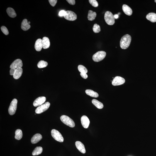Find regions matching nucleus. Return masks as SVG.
<instances>
[{
	"instance_id": "13",
	"label": "nucleus",
	"mask_w": 156,
	"mask_h": 156,
	"mask_svg": "<svg viewBox=\"0 0 156 156\" xmlns=\"http://www.w3.org/2000/svg\"><path fill=\"white\" fill-rule=\"evenodd\" d=\"M75 145L76 147L79 152L83 154H85L86 150L83 144L79 141H76Z\"/></svg>"
},
{
	"instance_id": "35",
	"label": "nucleus",
	"mask_w": 156,
	"mask_h": 156,
	"mask_svg": "<svg viewBox=\"0 0 156 156\" xmlns=\"http://www.w3.org/2000/svg\"><path fill=\"white\" fill-rule=\"evenodd\" d=\"M67 1L71 5H74L75 4V0H67Z\"/></svg>"
},
{
	"instance_id": "19",
	"label": "nucleus",
	"mask_w": 156,
	"mask_h": 156,
	"mask_svg": "<svg viewBox=\"0 0 156 156\" xmlns=\"http://www.w3.org/2000/svg\"><path fill=\"white\" fill-rule=\"evenodd\" d=\"M28 20L26 19L23 20L21 23V28L24 31H27L30 28V25L28 23Z\"/></svg>"
},
{
	"instance_id": "32",
	"label": "nucleus",
	"mask_w": 156,
	"mask_h": 156,
	"mask_svg": "<svg viewBox=\"0 0 156 156\" xmlns=\"http://www.w3.org/2000/svg\"><path fill=\"white\" fill-rule=\"evenodd\" d=\"M48 1L51 5L53 7L55 6L57 2V0H49Z\"/></svg>"
},
{
	"instance_id": "26",
	"label": "nucleus",
	"mask_w": 156,
	"mask_h": 156,
	"mask_svg": "<svg viewBox=\"0 0 156 156\" xmlns=\"http://www.w3.org/2000/svg\"><path fill=\"white\" fill-rule=\"evenodd\" d=\"M42 151H43V148L41 147H36L32 153V155L33 156L38 155L41 154Z\"/></svg>"
},
{
	"instance_id": "12",
	"label": "nucleus",
	"mask_w": 156,
	"mask_h": 156,
	"mask_svg": "<svg viewBox=\"0 0 156 156\" xmlns=\"http://www.w3.org/2000/svg\"><path fill=\"white\" fill-rule=\"evenodd\" d=\"M81 122L83 127L85 128H87L89 126L90 121L89 118L85 115L81 117Z\"/></svg>"
},
{
	"instance_id": "25",
	"label": "nucleus",
	"mask_w": 156,
	"mask_h": 156,
	"mask_svg": "<svg viewBox=\"0 0 156 156\" xmlns=\"http://www.w3.org/2000/svg\"><path fill=\"white\" fill-rule=\"evenodd\" d=\"M23 133L22 130L19 129L17 130L15 132V138L17 140H20L22 137Z\"/></svg>"
},
{
	"instance_id": "38",
	"label": "nucleus",
	"mask_w": 156,
	"mask_h": 156,
	"mask_svg": "<svg viewBox=\"0 0 156 156\" xmlns=\"http://www.w3.org/2000/svg\"><path fill=\"white\" fill-rule=\"evenodd\" d=\"M28 23L29 24H30V22L29 21V22H28Z\"/></svg>"
},
{
	"instance_id": "18",
	"label": "nucleus",
	"mask_w": 156,
	"mask_h": 156,
	"mask_svg": "<svg viewBox=\"0 0 156 156\" xmlns=\"http://www.w3.org/2000/svg\"><path fill=\"white\" fill-rule=\"evenodd\" d=\"M43 48L44 49H46L49 48L50 46V40L48 37H44L42 39Z\"/></svg>"
},
{
	"instance_id": "16",
	"label": "nucleus",
	"mask_w": 156,
	"mask_h": 156,
	"mask_svg": "<svg viewBox=\"0 0 156 156\" xmlns=\"http://www.w3.org/2000/svg\"><path fill=\"white\" fill-rule=\"evenodd\" d=\"M122 9L125 14L128 16H131L133 13V11L131 8L127 5L123 4V5Z\"/></svg>"
},
{
	"instance_id": "3",
	"label": "nucleus",
	"mask_w": 156,
	"mask_h": 156,
	"mask_svg": "<svg viewBox=\"0 0 156 156\" xmlns=\"http://www.w3.org/2000/svg\"><path fill=\"white\" fill-rule=\"evenodd\" d=\"M60 119L64 124L71 128H74L75 126V123L73 120L66 115H62L60 117Z\"/></svg>"
},
{
	"instance_id": "8",
	"label": "nucleus",
	"mask_w": 156,
	"mask_h": 156,
	"mask_svg": "<svg viewBox=\"0 0 156 156\" xmlns=\"http://www.w3.org/2000/svg\"><path fill=\"white\" fill-rule=\"evenodd\" d=\"M50 103L48 102H46L41 105L39 106L35 110V113L39 114L46 111L50 106Z\"/></svg>"
},
{
	"instance_id": "31",
	"label": "nucleus",
	"mask_w": 156,
	"mask_h": 156,
	"mask_svg": "<svg viewBox=\"0 0 156 156\" xmlns=\"http://www.w3.org/2000/svg\"><path fill=\"white\" fill-rule=\"evenodd\" d=\"M1 30L3 33L5 35H8L9 34L8 30L6 27L2 26L1 27Z\"/></svg>"
},
{
	"instance_id": "15",
	"label": "nucleus",
	"mask_w": 156,
	"mask_h": 156,
	"mask_svg": "<svg viewBox=\"0 0 156 156\" xmlns=\"http://www.w3.org/2000/svg\"><path fill=\"white\" fill-rule=\"evenodd\" d=\"M35 48L37 51H40L43 48V44H42V40L41 39H38L35 42Z\"/></svg>"
},
{
	"instance_id": "20",
	"label": "nucleus",
	"mask_w": 156,
	"mask_h": 156,
	"mask_svg": "<svg viewBox=\"0 0 156 156\" xmlns=\"http://www.w3.org/2000/svg\"><path fill=\"white\" fill-rule=\"evenodd\" d=\"M147 19L152 22H156V14L153 13H149L146 16Z\"/></svg>"
},
{
	"instance_id": "28",
	"label": "nucleus",
	"mask_w": 156,
	"mask_h": 156,
	"mask_svg": "<svg viewBox=\"0 0 156 156\" xmlns=\"http://www.w3.org/2000/svg\"><path fill=\"white\" fill-rule=\"evenodd\" d=\"M78 69L79 72L81 73H87L88 70L85 67L82 65H79L78 67Z\"/></svg>"
},
{
	"instance_id": "27",
	"label": "nucleus",
	"mask_w": 156,
	"mask_h": 156,
	"mask_svg": "<svg viewBox=\"0 0 156 156\" xmlns=\"http://www.w3.org/2000/svg\"><path fill=\"white\" fill-rule=\"evenodd\" d=\"M48 65V63L43 60H41L37 64V66L39 68H43L46 67Z\"/></svg>"
},
{
	"instance_id": "7",
	"label": "nucleus",
	"mask_w": 156,
	"mask_h": 156,
	"mask_svg": "<svg viewBox=\"0 0 156 156\" xmlns=\"http://www.w3.org/2000/svg\"><path fill=\"white\" fill-rule=\"evenodd\" d=\"M64 17L65 19L69 21H74L77 19V15L74 12L72 11H66Z\"/></svg>"
},
{
	"instance_id": "29",
	"label": "nucleus",
	"mask_w": 156,
	"mask_h": 156,
	"mask_svg": "<svg viewBox=\"0 0 156 156\" xmlns=\"http://www.w3.org/2000/svg\"><path fill=\"white\" fill-rule=\"evenodd\" d=\"M93 31L95 33H98L101 31L100 27L99 25L95 24L93 27Z\"/></svg>"
},
{
	"instance_id": "1",
	"label": "nucleus",
	"mask_w": 156,
	"mask_h": 156,
	"mask_svg": "<svg viewBox=\"0 0 156 156\" xmlns=\"http://www.w3.org/2000/svg\"><path fill=\"white\" fill-rule=\"evenodd\" d=\"M131 37L128 34L125 35L122 37L120 41V46L123 49L128 48L131 41Z\"/></svg>"
},
{
	"instance_id": "5",
	"label": "nucleus",
	"mask_w": 156,
	"mask_h": 156,
	"mask_svg": "<svg viewBox=\"0 0 156 156\" xmlns=\"http://www.w3.org/2000/svg\"><path fill=\"white\" fill-rule=\"evenodd\" d=\"M51 135L53 138L55 140L60 142H62L64 141V138L61 133L58 130L55 129H53L51 132Z\"/></svg>"
},
{
	"instance_id": "34",
	"label": "nucleus",
	"mask_w": 156,
	"mask_h": 156,
	"mask_svg": "<svg viewBox=\"0 0 156 156\" xmlns=\"http://www.w3.org/2000/svg\"><path fill=\"white\" fill-rule=\"evenodd\" d=\"M80 75L81 77L85 79H87L88 77L87 75L85 73H81Z\"/></svg>"
},
{
	"instance_id": "9",
	"label": "nucleus",
	"mask_w": 156,
	"mask_h": 156,
	"mask_svg": "<svg viewBox=\"0 0 156 156\" xmlns=\"http://www.w3.org/2000/svg\"><path fill=\"white\" fill-rule=\"evenodd\" d=\"M125 80L122 77L117 76L115 77L113 79L112 82V84L114 86L121 85L124 84Z\"/></svg>"
},
{
	"instance_id": "39",
	"label": "nucleus",
	"mask_w": 156,
	"mask_h": 156,
	"mask_svg": "<svg viewBox=\"0 0 156 156\" xmlns=\"http://www.w3.org/2000/svg\"><path fill=\"white\" fill-rule=\"evenodd\" d=\"M155 1V2L156 3V0H155V1Z\"/></svg>"
},
{
	"instance_id": "4",
	"label": "nucleus",
	"mask_w": 156,
	"mask_h": 156,
	"mask_svg": "<svg viewBox=\"0 0 156 156\" xmlns=\"http://www.w3.org/2000/svg\"><path fill=\"white\" fill-rule=\"evenodd\" d=\"M106 56V53L103 51H100L93 55L92 58L95 62H99L103 60Z\"/></svg>"
},
{
	"instance_id": "21",
	"label": "nucleus",
	"mask_w": 156,
	"mask_h": 156,
	"mask_svg": "<svg viewBox=\"0 0 156 156\" xmlns=\"http://www.w3.org/2000/svg\"><path fill=\"white\" fill-rule=\"evenodd\" d=\"M96 16L97 14L95 12H93L91 10H89L88 15V19L89 21H93L95 19Z\"/></svg>"
},
{
	"instance_id": "36",
	"label": "nucleus",
	"mask_w": 156,
	"mask_h": 156,
	"mask_svg": "<svg viewBox=\"0 0 156 156\" xmlns=\"http://www.w3.org/2000/svg\"><path fill=\"white\" fill-rule=\"evenodd\" d=\"M16 69H15L11 68L10 71V75L13 76L15 73Z\"/></svg>"
},
{
	"instance_id": "23",
	"label": "nucleus",
	"mask_w": 156,
	"mask_h": 156,
	"mask_svg": "<svg viewBox=\"0 0 156 156\" xmlns=\"http://www.w3.org/2000/svg\"><path fill=\"white\" fill-rule=\"evenodd\" d=\"M85 92L86 94L91 97L98 98L99 96V94L98 93L90 89L86 90Z\"/></svg>"
},
{
	"instance_id": "22",
	"label": "nucleus",
	"mask_w": 156,
	"mask_h": 156,
	"mask_svg": "<svg viewBox=\"0 0 156 156\" xmlns=\"http://www.w3.org/2000/svg\"><path fill=\"white\" fill-rule=\"evenodd\" d=\"M8 16L12 18H14L16 17L17 16L16 13L15 12V10L13 8H8L6 10Z\"/></svg>"
},
{
	"instance_id": "2",
	"label": "nucleus",
	"mask_w": 156,
	"mask_h": 156,
	"mask_svg": "<svg viewBox=\"0 0 156 156\" xmlns=\"http://www.w3.org/2000/svg\"><path fill=\"white\" fill-rule=\"evenodd\" d=\"M104 19L106 23L108 25H113L115 23V18L111 12L106 11L104 15Z\"/></svg>"
},
{
	"instance_id": "33",
	"label": "nucleus",
	"mask_w": 156,
	"mask_h": 156,
	"mask_svg": "<svg viewBox=\"0 0 156 156\" xmlns=\"http://www.w3.org/2000/svg\"><path fill=\"white\" fill-rule=\"evenodd\" d=\"M66 11L64 10H61L59 12V16L60 17L64 16L65 14Z\"/></svg>"
},
{
	"instance_id": "10",
	"label": "nucleus",
	"mask_w": 156,
	"mask_h": 156,
	"mask_svg": "<svg viewBox=\"0 0 156 156\" xmlns=\"http://www.w3.org/2000/svg\"><path fill=\"white\" fill-rule=\"evenodd\" d=\"M46 98L45 97H39L34 101L33 105L35 107H37L41 105L45 102Z\"/></svg>"
},
{
	"instance_id": "30",
	"label": "nucleus",
	"mask_w": 156,
	"mask_h": 156,
	"mask_svg": "<svg viewBox=\"0 0 156 156\" xmlns=\"http://www.w3.org/2000/svg\"><path fill=\"white\" fill-rule=\"evenodd\" d=\"M89 1L90 4L95 7H97L98 6V3L96 0H89Z\"/></svg>"
},
{
	"instance_id": "37",
	"label": "nucleus",
	"mask_w": 156,
	"mask_h": 156,
	"mask_svg": "<svg viewBox=\"0 0 156 156\" xmlns=\"http://www.w3.org/2000/svg\"><path fill=\"white\" fill-rule=\"evenodd\" d=\"M114 18L115 19H117L118 17V15H114Z\"/></svg>"
},
{
	"instance_id": "11",
	"label": "nucleus",
	"mask_w": 156,
	"mask_h": 156,
	"mask_svg": "<svg viewBox=\"0 0 156 156\" xmlns=\"http://www.w3.org/2000/svg\"><path fill=\"white\" fill-rule=\"evenodd\" d=\"M23 63L21 59H18L15 60L10 65V68L16 69L19 67H22Z\"/></svg>"
},
{
	"instance_id": "14",
	"label": "nucleus",
	"mask_w": 156,
	"mask_h": 156,
	"mask_svg": "<svg viewBox=\"0 0 156 156\" xmlns=\"http://www.w3.org/2000/svg\"><path fill=\"white\" fill-rule=\"evenodd\" d=\"M42 138V136L40 134H36L32 137L31 139V143L33 144L37 143L41 140Z\"/></svg>"
},
{
	"instance_id": "17",
	"label": "nucleus",
	"mask_w": 156,
	"mask_h": 156,
	"mask_svg": "<svg viewBox=\"0 0 156 156\" xmlns=\"http://www.w3.org/2000/svg\"><path fill=\"white\" fill-rule=\"evenodd\" d=\"M23 73V69L22 67H19L16 69L13 78L16 79H18L21 77Z\"/></svg>"
},
{
	"instance_id": "6",
	"label": "nucleus",
	"mask_w": 156,
	"mask_h": 156,
	"mask_svg": "<svg viewBox=\"0 0 156 156\" xmlns=\"http://www.w3.org/2000/svg\"><path fill=\"white\" fill-rule=\"evenodd\" d=\"M18 102L17 100L16 99H13L8 109V113L10 115H14L16 113Z\"/></svg>"
},
{
	"instance_id": "24",
	"label": "nucleus",
	"mask_w": 156,
	"mask_h": 156,
	"mask_svg": "<svg viewBox=\"0 0 156 156\" xmlns=\"http://www.w3.org/2000/svg\"><path fill=\"white\" fill-rule=\"evenodd\" d=\"M92 102L93 104L98 109H102L103 107V103L100 102L98 101L97 100L93 99L92 100Z\"/></svg>"
}]
</instances>
